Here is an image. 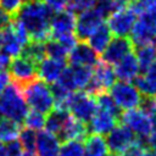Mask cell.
Here are the masks:
<instances>
[{
    "label": "cell",
    "instance_id": "1",
    "mask_svg": "<svg viewBox=\"0 0 156 156\" xmlns=\"http://www.w3.org/2000/svg\"><path fill=\"white\" fill-rule=\"evenodd\" d=\"M54 10L41 0L24 2L16 13V18L23 24L30 40L45 41L50 38V20Z\"/></svg>",
    "mask_w": 156,
    "mask_h": 156
},
{
    "label": "cell",
    "instance_id": "2",
    "mask_svg": "<svg viewBox=\"0 0 156 156\" xmlns=\"http://www.w3.org/2000/svg\"><path fill=\"white\" fill-rule=\"evenodd\" d=\"M28 112V106L24 101L21 89L11 83L5 87L0 94V115L15 122L22 123Z\"/></svg>",
    "mask_w": 156,
    "mask_h": 156
},
{
    "label": "cell",
    "instance_id": "3",
    "mask_svg": "<svg viewBox=\"0 0 156 156\" xmlns=\"http://www.w3.org/2000/svg\"><path fill=\"white\" fill-rule=\"evenodd\" d=\"M27 106L41 113H49L54 108V98L48 83L41 79H34L21 89Z\"/></svg>",
    "mask_w": 156,
    "mask_h": 156
},
{
    "label": "cell",
    "instance_id": "4",
    "mask_svg": "<svg viewBox=\"0 0 156 156\" xmlns=\"http://www.w3.org/2000/svg\"><path fill=\"white\" fill-rule=\"evenodd\" d=\"M155 37H156V6L141 12L130 30V39L134 46L154 43Z\"/></svg>",
    "mask_w": 156,
    "mask_h": 156
},
{
    "label": "cell",
    "instance_id": "5",
    "mask_svg": "<svg viewBox=\"0 0 156 156\" xmlns=\"http://www.w3.org/2000/svg\"><path fill=\"white\" fill-rule=\"evenodd\" d=\"M7 73L12 83L22 89L28 83L38 78V65L32 60L18 55L10 60V63L7 66Z\"/></svg>",
    "mask_w": 156,
    "mask_h": 156
},
{
    "label": "cell",
    "instance_id": "6",
    "mask_svg": "<svg viewBox=\"0 0 156 156\" xmlns=\"http://www.w3.org/2000/svg\"><path fill=\"white\" fill-rule=\"evenodd\" d=\"M96 110L98 105L95 96L88 94L87 91H72L69 94L67 101V111L71 112L74 118L88 124Z\"/></svg>",
    "mask_w": 156,
    "mask_h": 156
},
{
    "label": "cell",
    "instance_id": "7",
    "mask_svg": "<svg viewBox=\"0 0 156 156\" xmlns=\"http://www.w3.org/2000/svg\"><path fill=\"white\" fill-rule=\"evenodd\" d=\"M115 82H116V74L111 65L99 60V62L93 67L91 78L84 89L88 94L96 96L100 93L107 91Z\"/></svg>",
    "mask_w": 156,
    "mask_h": 156
},
{
    "label": "cell",
    "instance_id": "8",
    "mask_svg": "<svg viewBox=\"0 0 156 156\" xmlns=\"http://www.w3.org/2000/svg\"><path fill=\"white\" fill-rule=\"evenodd\" d=\"M110 95L121 110H130L139 106L141 94L129 82H115L110 88Z\"/></svg>",
    "mask_w": 156,
    "mask_h": 156
},
{
    "label": "cell",
    "instance_id": "9",
    "mask_svg": "<svg viewBox=\"0 0 156 156\" xmlns=\"http://www.w3.org/2000/svg\"><path fill=\"white\" fill-rule=\"evenodd\" d=\"M136 12L130 7H123L113 11L107 18V26L117 37H128L136 21Z\"/></svg>",
    "mask_w": 156,
    "mask_h": 156
},
{
    "label": "cell",
    "instance_id": "10",
    "mask_svg": "<svg viewBox=\"0 0 156 156\" xmlns=\"http://www.w3.org/2000/svg\"><path fill=\"white\" fill-rule=\"evenodd\" d=\"M119 122L127 126L136 136H149L154 127L150 116L143 112L140 108H130L122 112Z\"/></svg>",
    "mask_w": 156,
    "mask_h": 156
},
{
    "label": "cell",
    "instance_id": "11",
    "mask_svg": "<svg viewBox=\"0 0 156 156\" xmlns=\"http://www.w3.org/2000/svg\"><path fill=\"white\" fill-rule=\"evenodd\" d=\"M104 17L100 15V12L95 9H88L78 13L76 17V27H74V34L78 40L87 41V39L90 37V34L102 23Z\"/></svg>",
    "mask_w": 156,
    "mask_h": 156
},
{
    "label": "cell",
    "instance_id": "12",
    "mask_svg": "<svg viewBox=\"0 0 156 156\" xmlns=\"http://www.w3.org/2000/svg\"><path fill=\"white\" fill-rule=\"evenodd\" d=\"M135 134L127 126L118 123L107 133L106 145L111 152L121 155L127 147L135 143Z\"/></svg>",
    "mask_w": 156,
    "mask_h": 156
},
{
    "label": "cell",
    "instance_id": "13",
    "mask_svg": "<svg viewBox=\"0 0 156 156\" xmlns=\"http://www.w3.org/2000/svg\"><path fill=\"white\" fill-rule=\"evenodd\" d=\"M134 50V44L129 37H115L101 52V61L108 65H116L127 54Z\"/></svg>",
    "mask_w": 156,
    "mask_h": 156
},
{
    "label": "cell",
    "instance_id": "14",
    "mask_svg": "<svg viewBox=\"0 0 156 156\" xmlns=\"http://www.w3.org/2000/svg\"><path fill=\"white\" fill-rule=\"evenodd\" d=\"M67 61L71 66H88L94 67L99 62V54L87 43L78 40L69 50Z\"/></svg>",
    "mask_w": 156,
    "mask_h": 156
},
{
    "label": "cell",
    "instance_id": "15",
    "mask_svg": "<svg viewBox=\"0 0 156 156\" xmlns=\"http://www.w3.org/2000/svg\"><path fill=\"white\" fill-rule=\"evenodd\" d=\"M76 16L68 10L55 11L50 20V38L56 39L65 34L74 33Z\"/></svg>",
    "mask_w": 156,
    "mask_h": 156
},
{
    "label": "cell",
    "instance_id": "16",
    "mask_svg": "<svg viewBox=\"0 0 156 156\" xmlns=\"http://www.w3.org/2000/svg\"><path fill=\"white\" fill-rule=\"evenodd\" d=\"M89 134L88 124L83 123L82 121L69 116L60 133L56 135L60 141L65 143L68 140H84Z\"/></svg>",
    "mask_w": 156,
    "mask_h": 156
},
{
    "label": "cell",
    "instance_id": "17",
    "mask_svg": "<svg viewBox=\"0 0 156 156\" xmlns=\"http://www.w3.org/2000/svg\"><path fill=\"white\" fill-rule=\"evenodd\" d=\"M117 124H118V119L115 116H112L111 113L104 110L98 108L88 123V129H89V133L106 135Z\"/></svg>",
    "mask_w": 156,
    "mask_h": 156
},
{
    "label": "cell",
    "instance_id": "18",
    "mask_svg": "<svg viewBox=\"0 0 156 156\" xmlns=\"http://www.w3.org/2000/svg\"><path fill=\"white\" fill-rule=\"evenodd\" d=\"M113 71H115L116 78H118L119 80H124V82L133 80L139 73V63L135 54L133 51L127 54L123 58H121L115 65Z\"/></svg>",
    "mask_w": 156,
    "mask_h": 156
},
{
    "label": "cell",
    "instance_id": "19",
    "mask_svg": "<svg viewBox=\"0 0 156 156\" xmlns=\"http://www.w3.org/2000/svg\"><path fill=\"white\" fill-rule=\"evenodd\" d=\"M67 61H60L55 58H43L38 63V76L40 77L41 80H44L48 84L55 83L62 72V69L66 67Z\"/></svg>",
    "mask_w": 156,
    "mask_h": 156
},
{
    "label": "cell",
    "instance_id": "20",
    "mask_svg": "<svg viewBox=\"0 0 156 156\" xmlns=\"http://www.w3.org/2000/svg\"><path fill=\"white\" fill-rule=\"evenodd\" d=\"M35 150L38 156H58L60 140L55 134L41 130L37 134Z\"/></svg>",
    "mask_w": 156,
    "mask_h": 156
},
{
    "label": "cell",
    "instance_id": "21",
    "mask_svg": "<svg viewBox=\"0 0 156 156\" xmlns=\"http://www.w3.org/2000/svg\"><path fill=\"white\" fill-rule=\"evenodd\" d=\"M133 83L141 95L156 96V61L152 62L143 74H138L133 79Z\"/></svg>",
    "mask_w": 156,
    "mask_h": 156
},
{
    "label": "cell",
    "instance_id": "22",
    "mask_svg": "<svg viewBox=\"0 0 156 156\" xmlns=\"http://www.w3.org/2000/svg\"><path fill=\"white\" fill-rule=\"evenodd\" d=\"M112 39V33L107 26V23H101L88 38V44L98 52H102V50L107 46L110 40Z\"/></svg>",
    "mask_w": 156,
    "mask_h": 156
},
{
    "label": "cell",
    "instance_id": "23",
    "mask_svg": "<svg viewBox=\"0 0 156 156\" xmlns=\"http://www.w3.org/2000/svg\"><path fill=\"white\" fill-rule=\"evenodd\" d=\"M84 140L85 144L83 156H106L108 154L106 140L102 138V135L89 133Z\"/></svg>",
    "mask_w": 156,
    "mask_h": 156
},
{
    "label": "cell",
    "instance_id": "24",
    "mask_svg": "<svg viewBox=\"0 0 156 156\" xmlns=\"http://www.w3.org/2000/svg\"><path fill=\"white\" fill-rule=\"evenodd\" d=\"M69 112L62 108H57L54 107L49 113L48 117L45 118V128L48 132L57 135L60 133V130L62 129V127L65 126V123L67 122V119L69 118Z\"/></svg>",
    "mask_w": 156,
    "mask_h": 156
},
{
    "label": "cell",
    "instance_id": "25",
    "mask_svg": "<svg viewBox=\"0 0 156 156\" xmlns=\"http://www.w3.org/2000/svg\"><path fill=\"white\" fill-rule=\"evenodd\" d=\"M1 48H2V52L5 55H7L9 57L18 56L21 54L22 48H23L21 41L13 34L10 24H7L6 27L2 28V44H1Z\"/></svg>",
    "mask_w": 156,
    "mask_h": 156
},
{
    "label": "cell",
    "instance_id": "26",
    "mask_svg": "<svg viewBox=\"0 0 156 156\" xmlns=\"http://www.w3.org/2000/svg\"><path fill=\"white\" fill-rule=\"evenodd\" d=\"M135 50V56L139 63V71L143 73L145 72L149 66L156 61V45L154 43L139 45L134 48Z\"/></svg>",
    "mask_w": 156,
    "mask_h": 156
},
{
    "label": "cell",
    "instance_id": "27",
    "mask_svg": "<svg viewBox=\"0 0 156 156\" xmlns=\"http://www.w3.org/2000/svg\"><path fill=\"white\" fill-rule=\"evenodd\" d=\"M45 41H38V40H30L23 45L21 54L22 56L32 60L37 65L45 57Z\"/></svg>",
    "mask_w": 156,
    "mask_h": 156
},
{
    "label": "cell",
    "instance_id": "28",
    "mask_svg": "<svg viewBox=\"0 0 156 156\" xmlns=\"http://www.w3.org/2000/svg\"><path fill=\"white\" fill-rule=\"evenodd\" d=\"M21 130V123L15 122L10 118H0V143H7L18 136Z\"/></svg>",
    "mask_w": 156,
    "mask_h": 156
},
{
    "label": "cell",
    "instance_id": "29",
    "mask_svg": "<svg viewBox=\"0 0 156 156\" xmlns=\"http://www.w3.org/2000/svg\"><path fill=\"white\" fill-rule=\"evenodd\" d=\"M95 100H96L98 108L104 110V111L111 113L119 122V117H121V115H122L123 111L117 106V104L115 102V100L111 98V95L107 91H104V93H100L99 95H96L95 96Z\"/></svg>",
    "mask_w": 156,
    "mask_h": 156
},
{
    "label": "cell",
    "instance_id": "30",
    "mask_svg": "<svg viewBox=\"0 0 156 156\" xmlns=\"http://www.w3.org/2000/svg\"><path fill=\"white\" fill-rule=\"evenodd\" d=\"M44 44H45V55H48V57L60 61H67V56L69 51L58 40L49 38L48 40H45Z\"/></svg>",
    "mask_w": 156,
    "mask_h": 156
},
{
    "label": "cell",
    "instance_id": "31",
    "mask_svg": "<svg viewBox=\"0 0 156 156\" xmlns=\"http://www.w3.org/2000/svg\"><path fill=\"white\" fill-rule=\"evenodd\" d=\"M71 67H72V76L76 89H84L91 78L93 67H88V66H71Z\"/></svg>",
    "mask_w": 156,
    "mask_h": 156
},
{
    "label": "cell",
    "instance_id": "32",
    "mask_svg": "<svg viewBox=\"0 0 156 156\" xmlns=\"http://www.w3.org/2000/svg\"><path fill=\"white\" fill-rule=\"evenodd\" d=\"M84 145L82 140H68L60 146L58 156H83Z\"/></svg>",
    "mask_w": 156,
    "mask_h": 156
},
{
    "label": "cell",
    "instance_id": "33",
    "mask_svg": "<svg viewBox=\"0 0 156 156\" xmlns=\"http://www.w3.org/2000/svg\"><path fill=\"white\" fill-rule=\"evenodd\" d=\"M20 135V143L22 147L28 152H34L35 150V141H37V133L34 129H30L28 127L22 128L18 133Z\"/></svg>",
    "mask_w": 156,
    "mask_h": 156
},
{
    "label": "cell",
    "instance_id": "34",
    "mask_svg": "<svg viewBox=\"0 0 156 156\" xmlns=\"http://www.w3.org/2000/svg\"><path fill=\"white\" fill-rule=\"evenodd\" d=\"M23 123L26 124V127H28L30 129L40 130L45 124L44 113H41L39 111H35V110H30V111L27 112V115L23 119Z\"/></svg>",
    "mask_w": 156,
    "mask_h": 156
},
{
    "label": "cell",
    "instance_id": "35",
    "mask_svg": "<svg viewBox=\"0 0 156 156\" xmlns=\"http://www.w3.org/2000/svg\"><path fill=\"white\" fill-rule=\"evenodd\" d=\"M56 83H58L62 88H65L68 91H73L76 90L74 87V82H73V76H72V67L71 66H66L62 72L60 73Z\"/></svg>",
    "mask_w": 156,
    "mask_h": 156
},
{
    "label": "cell",
    "instance_id": "36",
    "mask_svg": "<svg viewBox=\"0 0 156 156\" xmlns=\"http://www.w3.org/2000/svg\"><path fill=\"white\" fill-rule=\"evenodd\" d=\"M95 2L96 0H69L66 6V10H68L73 15H78L84 10L91 9Z\"/></svg>",
    "mask_w": 156,
    "mask_h": 156
},
{
    "label": "cell",
    "instance_id": "37",
    "mask_svg": "<svg viewBox=\"0 0 156 156\" xmlns=\"http://www.w3.org/2000/svg\"><path fill=\"white\" fill-rule=\"evenodd\" d=\"M94 6H95V9L100 12V15L104 18L108 17L113 11L117 10L113 0H96V2H95Z\"/></svg>",
    "mask_w": 156,
    "mask_h": 156
},
{
    "label": "cell",
    "instance_id": "38",
    "mask_svg": "<svg viewBox=\"0 0 156 156\" xmlns=\"http://www.w3.org/2000/svg\"><path fill=\"white\" fill-rule=\"evenodd\" d=\"M22 6V0H0V9L9 16L15 17Z\"/></svg>",
    "mask_w": 156,
    "mask_h": 156
},
{
    "label": "cell",
    "instance_id": "39",
    "mask_svg": "<svg viewBox=\"0 0 156 156\" xmlns=\"http://www.w3.org/2000/svg\"><path fill=\"white\" fill-rule=\"evenodd\" d=\"M5 146V151H6V156H21L23 152V147L20 143V140L17 139H13V140H10L6 143Z\"/></svg>",
    "mask_w": 156,
    "mask_h": 156
},
{
    "label": "cell",
    "instance_id": "40",
    "mask_svg": "<svg viewBox=\"0 0 156 156\" xmlns=\"http://www.w3.org/2000/svg\"><path fill=\"white\" fill-rule=\"evenodd\" d=\"M156 6V0H133L130 7L136 12L141 13L149 9H152Z\"/></svg>",
    "mask_w": 156,
    "mask_h": 156
},
{
    "label": "cell",
    "instance_id": "41",
    "mask_svg": "<svg viewBox=\"0 0 156 156\" xmlns=\"http://www.w3.org/2000/svg\"><path fill=\"white\" fill-rule=\"evenodd\" d=\"M146 151V149L141 147L140 145H138L136 143L132 144L129 147H127L122 154L121 156H141L144 152Z\"/></svg>",
    "mask_w": 156,
    "mask_h": 156
},
{
    "label": "cell",
    "instance_id": "42",
    "mask_svg": "<svg viewBox=\"0 0 156 156\" xmlns=\"http://www.w3.org/2000/svg\"><path fill=\"white\" fill-rule=\"evenodd\" d=\"M41 1H44L54 11H60V10H65L66 9V6H67L69 0H41Z\"/></svg>",
    "mask_w": 156,
    "mask_h": 156
},
{
    "label": "cell",
    "instance_id": "43",
    "mask_svg": "<svg viewBox=\"0 0 156 156\" xmlns=\"http://www.w3.org/2000/svg\"><path fill=\"white\" fill-rule=\"evenodd\" d=\"M10 83V76L6 71H0V94L5 89V87Z\"/></svg>",
    "mask_w": 156,
    "mask_h": 156
},
{
    "label": "cell",
    "instance_id": "44",
    "mask_svg": "<svg viewBox=\"0 0 156 156\" xmlns=\"http://www.w3.org/2000/svg\"><path fill=\"white\" fill-rule=\"evenodd\" d=\"M147 149L156 152V129L151 132L147 136Z\"/></svg>",
    "mask_w": 156,
    "mask_h": 156
},
{
    "label": "cell",
    "instance_id": "45",
    "mask_svg": "<svg viewBox=\"0 0 156 156\" xmlns=\"http://www.w3.org/2000/svg\"><path fill=\"white\" fill-rule=\"evenodd\" d=\"M10 63V57L5 55L2 51H0V71L7 69V66Z\"/></svg>",
    "mask_w": 156,
    "mask_h": 156
},
{
    "label": "cell",
    "instance_id": "46",
    "mask_svg": "<svg viewBox=\"0 0 156 156\" xmlns=\"http://www.w3.org/2000/svg\"><path fill=\"white\" fill-rule=\"evenodd\" d=\"M113 2H115L116 7H117V10H118V9H123V7L130 6L132 2H133V0H113Z\"/></svg>",
    "mask_w": 156,
    "mask_h": 156
},
{
    "label": "cell",
    "instance_id": "47",
    "mask_svg": "<svg viewBox=\"0 0 156 156\" xmlns=\"http://www.w3.org/2000/svg\"><path fill=\"white\" fill-rule=\"evenodd\" d=\"M150 119H151V123H152V127L156 129V106L155 108L152 110V112L150 113Z\"/></svg>",
    "mask_w": 156,
    "mask_h": 156
},
{
    "label": "cell",
    "instance_id": "48",
    "mask_svg": "<svg viewBox=\"0 0 156 156\" xmlns=\"http://www.w3.org/2000/svg\"><path fill=\"white\" fill-rule=\"evenodd\" d=\"M0 156H6V151H5V146L2 143H0Z\"/></svg>",
    "mask_w": 156,
    "mask_h": 156
},
{
    "label": "cell",
    "instance_id": "49",
    "mask_svg": "<svg viewBox=\"0 0 156 156\" xmlns=\"http://www.w3.org/2000/svg\"><path fill=\"white\" fill-rule=\"evenodd\" d=\"M21 156H35V155H34L33 152H28V151H26V152H24V154H22Z\"/></svg>",
    "mask_w": 156,
    "mask_h": 156
},
{
    "label": "cell",
    "instance_id": "50",
    "mask_svg": "<svg viewBox=\"0 0 156 156\" xmlns=\"http://www.w3.org/2000/svg\"><path fill=\"white\" fill-rule=\"evenodd\" d=\"M2 44V29H0V46Z\"/></svg>",
    "mask_w": 156,
    "mask_h": 156
},
{
    "label": "cell",
    "instance_id": "51",
    "mask_svg": "<svg viewBox=\"0 0 156 156\" xmlns=\"http://www.w3.org/2000/svg\"><path fill=\"white\" fill-rule=\"evenodd\" d=\"M147 155H149V156H156V152H154V151H147Z\"/></svg>",
    "mask_w": 156,
    "mask_h": 156
},
{
    "label": "cell",
    "instance_id": "52",
    "mask_svg": "<svg viewBox=\"0 0 156 156\" xmlns=\"http://www.w3.org/2000/svg\"><path fill=\"white\" fill-rule=\"evenodd\" d=\"M30 1H34V0H22L23 4H24V2H30Z\"/></svg>",
    "mask_w": 156,
    "mask_h": 156
},
{
    "label": "cell",
    "instance_id": "53",
    "mask_svg": "<svg viewBox=\"0 0 156 156\" xmlns=\"http://www.w3.org/2000/svg\"><path fill=\"white\" fill-rule=\"evenodd\" d=\"M147 151H149V150H146V151H145V152H144L141 156H149V155H147Z\"/></svg>",
    "mask_w": 156,
    "mask_h": 156
},
{
    "label": "cell",
    "instance_id": "54",
    "mask_svg": "<svg viewBox=\"0 0 156 156\" xmlns=\"http://www.w3.org/2000/svg\"><path fill=\"white\" fill-rule=\"evenodd\" d=\"M154 41H155V44H156V37H155V40H154Z\"/></svg>",
    "mask_w": 156,
    "mask_h": 156
}]
</instances>
